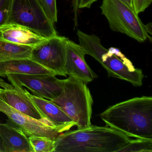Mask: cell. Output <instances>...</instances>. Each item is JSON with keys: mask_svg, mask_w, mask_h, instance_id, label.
<instances>
[{"mask_svg": "<svg viewBox=\"0 0 152 152\" xmlns=\"http://www.w3.org/2000/svg\"><path fill=\"white\" fill-rule=\"evenodd\" d=\"M12 0H0V26L8 23Z\"/></svg>", "mask_w": 152, "mask_h": 152, "instance_id": "20", "label": "cell"}, {"mask_svg": "<svg viewBox=\"0 0 152 152\" xmlns=\"http://www.w3.org/2000/svg\"><path fill=\"white\" fill-rule=\"evenodd\" d=\"M122 2H124L128 6L133 8V4H132V0H120Z\"/></svg>", "mask_w": 152, "mask_h": 152, "instance_id": "26", "label": "cell"}, {"mask_svg": "<svg viewBox=\"0 0 152 152\" xmlns=\"http://www.w3.org/2000/svg\"><path fill=\"white\" fill-rule=\"evenodd\" d=\"M8 23L24 26L44 38L57 35L40 0H12Z\"/></svg>", "mask_w": 152, "mask_h": 152, "instance_id": "6", "label": "cell"}, {"mask_svg": "<svg viewBox=\"0 0 152 152\" xmlns=\"http://www.w3.org/2000/svg\"><path fill=\"white\" fill-rule=\"evenodd\" d=\"M6 77L15 87L26 89L32 95L49 100L59 96L64 86V80L54 75L10 74Z\"/></svg>", "mask_w": 152, "mask_h": 152, "instance_id": "8", "label": "cell"}, {"mask_svg": "<svg viewBox=\"0 0 152 152\" xmlns=\"http://www.w3.org/2000/svg\"><path fill=\"white\" fill-rule=\"evenodd\" d=\"M79 45L86 55L95 58L106 70L108 76L129 82L135 87L141 86L144 77L142 70L134 67L129 60L116 48L106 49L101 44L99 37L78 30Z\"/></svg>", "mask_w": 152, "mask_h": 152, "instance_id": "3", "label": "cell"}, {"mask_svg": "<svg viewBox=\"0 0 152 152\" xmlns=\"http://www.w3.org/2000/svg\"><path fill=\"white\" fill-rule=\"evenodd\" d=\"M100 8L114 31L124 34L140 42L149 38L145 26L133 8L120 0H103Z\"/></svg>", "mask_w": 152, "mask_h": 152, "instance_id": "5", "label": "cell"}, {"mask_svg": "<svg viewBox=\"0 0 152 152\" xmlns=\"http://www.w3.org/2000/svg\"><path fill=\"white\" fill-rule=\"evenodd\" d=\"M0 88H3L0 99L18 111L39 120L49 121L36 106L25 88H17L0 78Z\"/></svg>", "mask_w": 152, "mask_h": 152, "instance_id": "10", "label": "cell"}, {"mask_svg": "<svg viewBox=\"0 0 152 152\" xmlns=\"http://www.w3.org/2000/svg\"><path fill=\"white\" fill-rule=\"evenodd\" d=\"M0 133L3 137L7 152H34L28 136L20 128L0 123Z\"/></svg>", "mask_w": 152, "mask_h": 152, "instance_id": "15", "label": "cell"}, {"mask_svg": "<svg viewBox=\"0 0 152 152\" xmlns=\"http://www.w3.org/2000/svg\"><path fill=\"white\" fill-rule=\"evenodd\" d=\"M28 138L34 152H54L55 140L41 136H29Z\"/></svg>", "mask_w": 152, "mask_h": 152, "instance_id": "17", "label": "cell"}, {"mask_svg": "<svg viewBox=\"0 0 152 152\" xmlns=\"http://www.w3.org/2000/svg\"><path fill=\"white\" fill-rule=\"evenodd\" d=\"M10 74H42L57 76L56 73L45 68L30 58H19L0 62V77Z\"/></svg>", "mask_w": 152, "mask_h": 152, "instance_id": "14", "label": "cell"}, {"mask_svg": "<svg viewBox=\"0 0 152 152\" xmlns=\"http://www.w3.org/2000/svg\"><path fill=\"white\" fill-rule=\"evenodd\" d=\"M33 47L0 40V62L19 58H30Z\"/></svg>", "mask_w": 152, "mask_h": 152, "instance_id": "16", "label": "cell"}, {"mask_svg": "<svg viewBox=\"0 0 152 152\" xmlns=\"http://www.w3.org/2000/svg\"><path fill=\"white\" fill-rule=\"evenodd\" d=\"M2 91H3V88H0V94H1V93Z\"/></svg>", "mask_w": 152, "mask_h": 152, "instance_id": "27", "label": "cell"}, {"mask_svg": "<svg viewBox=\"0 0 152 152\" xmlns=\"http://www.w3.org/2000/svg\"><path fill=\"white\" fill-rule=\"evenodd\" d=\"M0 112L6 115L8 121L20 128L28 137L41 136L55 140L61 133L49 121L39 120L26 115L0 99Z\"/></svg>", "mask_w": 152, "mask_h": 152, "instance_id": "9", "label": "cell"}, {"mask_svg": "<svg viewBox=\"0 0 152 152\" xmlns=\"http://www.w3.org/2000/svg\"><path fill=\"white\" fill-rule=\"evenodd\" d=\"M149 25H149V23H148L145 26L146 30L148 33L150 34H152V33H152V23H150Z\"/></svg>", "mask_w": 152, "mask_h": 152, "instance_id": "25", "label": "cell"}, {"mask_svg": "<svg viewBox=\"0 0 152 152\" xmlns=\"http://www.w3.org/2000/svg\"><path fill=\"white\" fill-rule=\"evenodd\" d=\"M0 152H7L3 137L0 133Z\"/></svg>", "mask_w": 152, "mask_h": 152, "instance_id": "24", "label": "cell"}, {"mask_svg": "<svg viewBox=\"0 0 152 152\" xmlns=\"http://www.w3.org/2000/svg\"><path fill=\"white\" fill-rule=\"evenodd\" d=\"M80 0H72V6L74 13V21L75 25L77 26L78 24V16L79 12V7Z\"/></svg>", "mask_w": 152, "mask_h": 152, "instance_id": "22", "label": "cell"}, {"mask_svg": "<svg viewBox=\"0 0 152 152\" xmlns=\"http://www.w3.org/2000/svg\"><path fill=\"white\" fill-rule=\"evenodd\" d=\"M24 26L7 23L0 26V40L33 48L46 39Z\"/></svg>", "mask_w": 152, "mask_h": 152, "instance_id": "13", "label": "cell"}, {"mask_svg": "<svg viewBox=\"0 0 152 152\" xmlns=\"http://www.w3.org/2000/svg\"><path fill=\"white\" fill-rule=\"evenodd\" d=\"M152 2V0H132L133 9L139 15L148 8Z\"/></svg>", "mask_w": 152, "mask_h": 152, "instance_id": "21", "label": "cell"}, {"mask_svg": "<svg viewBox=\"0 0 152 152\" xmlns=\"http://www.w3.org/2000/svg\"><path fill=\"white\" fill-rule=\"evenodd\" d=\"M68 39L57 34L46 38L33 48L30 58L57 75L66 76L65 66Z\"/></svg>", "mask_w": 152, "mask_h": 152, "instance_id": "7", "label": "cell"}, {"mask_svg": "<svg viewBox=\"0 0 152 152\" xmlns=\"http://www.w3.org/2000/svg\"><path fill=\"white\" fill-rule=\"evenodd\" d=\"M118 152H152V140L131 139Z\"/></svg>", "mask_w": 152, "mask_h": 152, "instance_id": "18", "label": "cell"}, {"mask_svg": "<svg viewBox=\"0 0 152 152\" xmlns=\"http://www.w3.org/2000/svg\"><path fill=\"white\" fill-rule=\"evenodd\" d=\"M84 50L79 44L68 39L65 70L66 75L82 81L86 84L92 81L97 75L85 59Z\"/></svg>", "mask_w": 152, "mask_h": 152, "instance_id": "11", "label": "cell"}, {"mask_svg": "<svg viewBox=\"0 0 152 152\" xmlns=\"http://www.w3.org/2000/svg\"><path fill=\"white\" fill-rule=\"evenodd\" d=\"M29 96L44 117L56 127L59 133L69 130L75 126L74 122L50 100L34 96L30 92Z\"/></svg>", "mask_w": 152, "mask_h": 152, "instance_id": "12", "label": "cell"}, {"mask_svg": "<svg viewBox=\"0 0 152 152\" xmlns=\"http://www.w3.org/2000/svg\"><path fill=\"white\" fill-rule=\"evenodd\" d=\"M106 126L129 137L152 140V98L143 96L117 103L99 115Z\"/></svg>", "mask_w": 152, "mask_h": 152, "instance_id": "1", "label": "cell"}, {"mask_svg": "<svg viewBox=\"0 0 152 152\" xmlns=\"http://www.w3.org/2000/svg\"><path fill=\"white\" fill-rule=\"evenodd\" d=\"M97 0H80L79 8H90L92 4Z\"/></svg>", "mask_w": 152, "mask_h": 152, "instance_id": "23", "label": "cell"}, {"mask_svg": "<svg viewBox=\"0 0 152 152\" xmlns=\"http://www.w3.org/2000/svg\"><path fill=\"white\" fill-rule=\"evenodd\" d=\"M131 140L110 127L91 124L60 134L55 140L54 152H118Z\"/></svg>", "mask_w": 152, "mask_h": 152, "instance_id": "2", "label": "cell"}, {"mask_svg": "<svg viewBox=\"0 0 152 152\" xmlns=\"http://www.w3.org/2000/svg\"><path fill=\"white\" fill-rule=\"evenodd\" d=\"M42 8L53 24L57 22L56 0H40Z\"/></svg>", "mask_w": 152, "mask_h": 152, "instance_id": "19", "label": "cell"}, {"mask_svg": "<svg viewBox=\"0 0 152 152\" xmlns=\"http://www.w3.org/2000/svg\"><path fill=\"white\" fill-rule=\"evenodd\" d=\"M50 100L74 122L78 129L91 125L93 99L87 84L82 81L69 76L64 80L60 95Z\"/></svg>", "mask_w": 152, "mask_h": 152, "instance_id": "4", "label": "cell"}]
</instances>
